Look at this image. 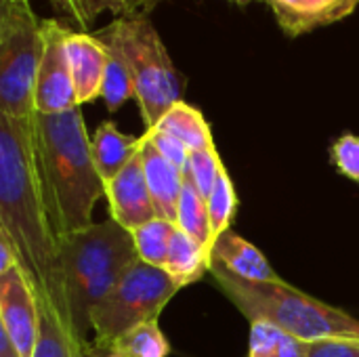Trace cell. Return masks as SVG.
I'll list each match as a JSON object with an SVG mask.
<instances>
[{"instance_id":"6da1fadb","label":"cell","mask_w":359,"mask_h":357,"mask_svg":"<svg viewBox=\"0 0 359 357\" xmlns=\"http://www.w3.org/2000/svg\"><path fill=\"white\" fill-rule=\"evenodd\" d=\"M0 227L8 234L38 301L65 314L59 240L55 238L34 154V118L0 114Z\"/></svg>"},{"instance_id":"7a4b0ae2","label":"cell","mask_w":359,"mask_h":357,"mask_svg":"<svg viewBox=\"0 0 359 357\" xmlns=\"http://www.w3.org/2000/svg\"><path fill=\"white\" fill-rule=\"evenodd\" d=\"M34 154L46 213L61 240L93 225V208L105 198L80 107L34 116Z\"/></svg>"},{"instance_id":"3957f363","label":"cell","mask_w":359,"mask_h":357,"mask_svg":"<svg viewBox=\"0 0 359 357\" xmlns=\"http://www.w3.org/2000/svg\"><path fill=\"white\" fill-rule=\"evenodd\" d=\"M133 234L114 219L59 240V267L65 316L74 335L84 343L93 332L90 314L137 261Z\"/></svg>"},{"instance_id":"277c9868","label":"cell","mask_w":359,"mask_h":357,"mask_svg":"<svg viewBox=\"0 0 359 357\" xmlns=\"http://www.w3.org/2000/svg\"><path fill=\"white\" fill-rule=\"evenodd\" d=\"M223 295L250 320L271 324L305 343L322 339H359V320L280 282L242 280L219 265L210 267Z\"/></svg>"},{"instance_id":"5b68a950","label":"cell","mask_w":359,"mask_h":357,"mask_svg":"<svg viewBox=\"0 0 359 357\" xmlns=\"http://www.w3.org/2000/svg\"><path fill=\"white\" fill-rule=\"evenodd\" d=\"M118 48L124 57L137 90V103L145 128L158 126L162 116L181 101L183 82L172 59L147 15L116 17L105 29L95 34Z\"/></svg>"},{"instance_id":"8992f818","label":"cell","mask_w":359,"mask_h":357,"mask_svg":"<svg viewBox=\"0 0 359 357\" xmlns=\"http://www.w3.org/2000/svg\"><path fill=\"white\" fill-rule=\"evenodd\" d=\"M46 48L44 19L32 0H0V114L13 120L36 116L34 93Z\"/></svg>"},{"instance_id":"52a82bcc","label":"cell","mask_w":359,"mask_h":357,"mask_svg":"<svg viewBox=\"0 0 359 357\" xmlns=\"http://www.w3.org/2000/svg\"><path fill=\"white\" fill-rule=\"evenodd\" d=\"M181 288L164 267L137 259L105 299L90 314L93 349L111 351L116 343L145 322L160 318L162 309Z\"/></svg>"},{"instance_id":"ba28073f","label":"cell","mask_w":359,"mask_h":357,"mask_svg":"<svg viewBox=\"0 0 359 357\" xmlns=\"http://www.w3.org/2000/svg\"><path fill=\"white\" fill-rule=\"evenodd\" d=\"M40 303L21 263L0 274V326L21 357H34L40 339Z\"/></svg>"},{"instance_id":"9c48e42d","label":"cell","mask_w":359,"mask_h":357,"mask_svg":"<svg viewBox=\"0 0 359 357\" xmlns=\"http://www.w3.org/2000/svg\"><path fill=\"white\" fill-rule=\"evenodd\" d=\"M65 27L57 19H44V34H46V48L40 63L36 93H34V107L36 114H63L78 105L74 78L69 72V63L65 57Z\"/></svg>"},{"instance_id":"30bf717a","label":"cell","mask_w":359,"mask_h":357,"mask_svg":"<svg viewBox=\"0 0 359 357\" xmlns=\"http://www.w3.org/2000/svg\"><path fill=\"white\" fill-rule=\"evenodd\" d=\"M105 198L109 202L111 219L128 231H135L158 217L139 154L105 185Z\"/></svg>"},{"instance_id":"8fae6325","label":"cell","mask_w":359,"mask_h":357,"mask_svg":"<svg viewBox=\"0 0 359 357\" xmlns=\"http://www.w3.org/2000/svg\"><path fill=\"white\" fill-rule=\"evenodd\" d=\"M65 57L76 86L78 105L95 101L101 97L105 72H107V46L95 34L67 32L65 34Z\"/></svg>"},{"instance_id":"7c38bea8","label":"cell","mask_w":359,"mask_h":357,"mask_svg":"<svg viewBox=\"0 0 359 357\" xmlns=\"http://www.w3.org/2000/svg\"><path fill=\"white\" fill-rule=\"evenodd\" d=\"M278 25L290 38L349 17L359 0H267Z\"/></svg>"},{"instance_id":"4fadbf2b","label":"cell","mask_w":359,"mask_h":357,"mask_svg":"<svg viewBox=\"0 0 359 357\" xmlns=\"http://www.w3.org/2000/svg\"><path fill=\"white\" fill-rule=\"evenodd\" d=\"M139 156L143 162L145 181L160 219L177 223V208L181 200V191L185 185V173L177 164L168 162L143 135Z\"/></svg>"},{"instance_id":"5bb4252c","label":"cell","mask_w":359,"mask_h":357,"mask_svg":"<svg viewBox=\"0 0 359 357\" xmlns=\"http://www.w3.org/2000/svg\"><path fill=\"white\" fill-rule=\"evenodd\" d=\"M212 265H219L225 271L242 280H250V282H280L282 280L276 274V269L269 265L265 255L231 229L215 242Z\"/></svg>"},{"instance_id":"9a60e30c","label":"cell","mask_w":359,"mask_h":357,"mask_svg":"<svg viewBox=\"0 0 359 357\" xmlns=\"http://www.w3.org/2000/svg\"><path fill=\"white\" fill-rule=\"evenodd\" d=\"M139 147L141 137L124 135L114 122H103L95 130L90 137V149L97 173L105 185L126 168V164L139 154Z\"/></svg>"},{"instance_id":"2e32d148","label":"cell","mask_w":359,"mask_h":357,"mask_svg":"<svg viewBox=\"0 0 359 357\" xmlns=\"http://www.w3.org/2000/svg\"><path fill=\"white\" fill-rule=\"evenodd\" d=\"M40 303V339L34 357H88L90 345H84L72 330L67 316L53 301Z\"/></svg>"},{"instance_id":"e0dca14e","label":"cell","mask_w":359,"mask_h":357,"mask_svg":"<svg viewBox=\"0 0 359 357\" xmlns=\"http://www.w3.org/2000/svg\"><path fill=\"white\" fill-rule=\"evenodd\" d=\"M210 267H212V255L194 238H189L185 231L177 229L164 267L170 274V278L177 282V286L185 288L202 280L210 271Z\"/></svg>"},{"instance_id":"ac0fdd59","label":"cell","mask_w":359,"mask_h":357,"mask_svg":"<svg viewBox=\"0 0 359 357\" xmlns=\"http://www.w3.org/2000/svg\"><path fill=\"white\" fill-rule=\"evenodd\" d=\"M172 137H177L179 141H183L191 151L198 149H208L215 147V139H212V130L206 122V118L202 116L200 109L191 107L189 103H185L183 99L179 103H175L158 122V126Z\"/></svg>"},{"instance_id":"d6986e66","label":"cell","mask_w":359,"mask_h":357,"mask_svg":"<svg viewBox=\"0 0 359 357\" xmlns=\"http://www.w3.org/2000/svg\"><path fill=\"white\" fill-rule=\"evenodd\" d=\"M177 227L185 231L189 238H194L198 244H202L212 255L215 238H212V227H210L208 204L187 177H185V185H183L179 208H177Z\"/></svg>"},{"instance_id":"ffe728a7","label":"cell","mask_w":359,"mask_h":357,"mask_svg":"<svg viewBox=\"0 0 359 357\" xmlns=\"http://www.w3.org/2000/svg\"><path fill=\"white\" fill-rule=\"evenodd\" d=\"M149 0H59L57 11L69 15L78 25L88 27L99 15L114 13L116 17H137L151 11Z\"/></svg>"},{"instance_id":"44dd1931","label":"cell","mask_w":359,"mask_h":357,"mask_svg":"<svg viewBox=\"0 0 359 357\" xmlns=\"http://www.w3.org/2000/svg\"><path fill=\"white\" fill-rule=\"evenodd\" d=\"M177 223H170L166 219L156 217L154 221L137 227L133 234V242L137 248V257L143 263L156 265V267H166L168 261V252H170V244L172 238L177 234Z\"/></svg>"},{"instance_id":"7402d4cb","label":"cell","mask_w":359,"mask_h":357,"mask_svg":"<svg viewBox=\"0 0 359 357\" xmlns=\"http://www.w3.org/2000/svg\"><path fill=\"white\" fill-rule=\"evenodd\" d=\"M307 343L265 322L250 324L248 357H305Z\"/></svg>"},{"instance_id":"603a6c76","label":"cell","mask_w":359,"mask_h":357,"mask_svg":"<svg viewBox=\"0 0 359 357\" xmlns=\"http://www.w3.org/2000/svg\"><path fill=\"white\" fill-rule=\"evenodd\" d=\"M105 46H107L109 59H107V72H105V80L101 88V99L105 101V107L109 112H118L128 99L137 97V90H135V80L124 57L111 44L105 42Z\"/></svg>"},{"instance_id":"cb8c5ba5","label":"cell","mask_w":359,"mask_h":357,"mask_svg":"<svg viewBox=\"0 0 359 357\" xmlns=\"http://www.w3.org/2000/svg\"><path fill=\"white\" fill-rule=\"evenodd\" d=\"M208 204V215H210V227H212V238L215 242L229 231L231 221L238 213V194L233 187V181L229 177V173L225 170V166L219 173V179L210 191V196L206 198Z\"/></svg>"},{"instance_id":"d4e9b609","label":"cell","mask_w":359,"mask_h":357,"mask_svg":"<svg viewBox=\"0 0 359 357\" xmlns=\"http://www.w3.org/2000/svg\"><path fill=\"white\" fill-rule=\"evenodd\" d=\"M114 349L124 357H168L170 353L168 339L160 330L158 320L145 322L130 330L116 343Z\"/></svg>"},{"instance_id":"484cf974","label":"cell","mask_w":359,"mask_h":357,"mask_svg":"<svg viewBox=\"0 0 359 357\" xmlns=\"http://www.w3.org/2000/svg\"><path fill=\"white\" fill-rule=\"evenodd\" d=\"M221 168H223V162H221V156H219L217 147H208V149L191 151L189 162L183 168V173L194 183L198 194L206 200L210 196L217 179H219Z\"/></svg>"},{"instance_id":"4316f807","label":"cell","mask_w":359,"mask_h":357,"mask_svg":"<svg viewBox=\"0 0 359 357\" xmlns=\"http://www.w3.org/2000/svg\"><path fill=\"white\" fill-rule=\"evenodd\" d=\"M330 160L341 175L359 183V137L358 135H343L330 147Z\"/></svg>"},{"instance_id":"83f0119b","label":"cell","mask_w":359,"mask_h":357,"mask_svg":"<svg viewBox=\"0 0 359 357\" xmlns=\"http://www.w3.org/2000/svg\"><path fill=\"white\" fill-rule=\"evenodd\" d=\"M145 137H147V141H149V143L168 160V162L177 164L179 168H185V166H187L189 156H191V149H189L183 141H179L177 137H172V135H168V133H164V130H160V128H149V130H145Z\"/></svg>"},{"instance_id":"f1b7e54d","label":"cell","mask_w":359,"mask_h":357,"mask_svg":"<svg viewBox=\"0 0 359 357\" xmlns=\"http://www.w3.org/2000/svg\"><path fill=\"white\" fill-rule=\"evenodd\" d=\"M305 357H359V339H322L307 343Z\"/></svg>"},{"instance_id":"f546056e","label":"cell","mask_w":359,"mask_h":357,"mask_svg":"<svg viewBox=\"0 0 359 357\" xmlns=\"http://www.w3.org/2000/svg\"><path fill=\"white\" fill-rule=\"evenodd\" d=\"M17 263H21L19 257H17V250H15V246H13V242H11V238H8V234L0 227V274L13 269Z\"/></svg>"},{"instance_id":"4dcf8cb0","label":"cell","mask_w":359,"mask_h":357,"mask_svg":"<svg viewBox=\"0 0 359 357\" xmlns=\"http://www.w3.org/2000/svg\"><path fill=\"white\" fill-rule=\"evenodd\" d=\"M0 357H21L11 345V341L4 337V332H0Z\"/></svg>"},{"instance_id":"1f68e13d","label":"cell","mask_w":359,"mask_h":357,"mask_svg":"<svg viewBox=\"0 0 359 357\" xmlns=\"http://www.w3.org/2000/svg\"><path fill=\"white\" fill-rule=\"evenodd\" d=\"M88 357H124L120 351L111 349V351H97V349H88Z\"/></svg>"},{"instance_id":"d6a6232c","label":"cell","mask_w":359,"mask_h":357,"mask_svg":"<svg viewBox=\"0 0 359 357\" xmlns=\"http://www.w3.org/2000/svg\"><path fill=\"white\" fill-rule=\"evenodd\" d=\"M229 2H233V4H240V6H244V4H250V2H267V0H229Z\"/></svg>"},{"instance_id":"836d02e7","label":"cell","mask_w":359,"mask_h":357,"mask_svg":"<svg viewBox=\"0 0 359 357\" xmlns=\"http://www.w3.org/2000/svg\"><path fill=\"white\" fill-rule=\"evenodd\" d=\"M48 2H50V4H53V6H55V8H57V6H59V0H48Z\"/></svg>"},{"instance_id":"e575fe53","label":"cell","mask_w":359,"mask_h":357,"mask_svg":"<svg viewBox=\"0 0 359 357\" xmlns=\"http://www.w3.org/2000/svg\"><path fill=\"white\" fill-rule=\"evenodd\" d=\"M149 2H151V6H156V4H158L160 0H149Z\"/></svg>"}]
</instances>
